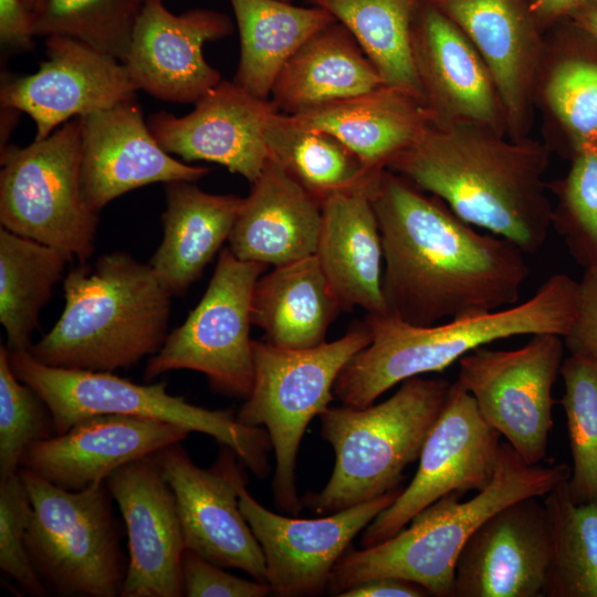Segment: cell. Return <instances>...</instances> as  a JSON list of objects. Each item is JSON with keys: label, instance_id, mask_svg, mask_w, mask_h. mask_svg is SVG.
<instances>
[{"label": "cell", "instance_id": "24", "mask_svg": "<svg viewBox=\"0 0 597 597\" xmlns=\"http://www.w3.org/2000/svg\"><path fill=\"white\" fill-rule=\"evenodd\" d=\"M189 433L157 419L96 415L31 444L20 468L64 490L80 491L104 483L121 467L179 443Z\"/></svg>", "mask_w": 597, "mask_h": 597}, {"label": "cell", "instance_id": "5", "mask_svg": "<svg viewBox=\"0 0 597 597\" xmlns=\"http://www.w3.org/2000/svg\"><path fill=\"white\" fill-rule=\"evenodd\" d=\"M569 474L566 463L530 464L503 442L496 472L486 488L467 501H461V493H449L392 537L347 549L332 570L328 589L338 596L369 579L398 577L419 584L430 596L453 597L455 562L475 530L514 501L545 496Z\"/></svg>", "mask_w": 597, "mask_h": 597}, {"label": "cell", "instance_id": "49", "mask_svg": "<svg viewBox=\"0 0 597 597\" xmlns=\"http://www.w3.org/2000/svg\"><path fill=\"white\" fill-rule=\"evenodd\" d=\"M281 1H284V2H292V0H281Z\"/></svg>", "mask_w": 597, "mask_h": 597}, {"label": "cell", "instance_id": "36", "mask_svg": "<svg viewBox=\"0 0 597 597\" xmlns=\"http://www.w3.org/2000/svg\"><path fill=\"white\" fill-rule=\"evenodd\" d=\"M145 0H46L34 35H62L124 62Z\"/></svg>", "mask_w": 597, "mask_h": 597}, {"label": "cell", "instance_id": "47", "mask_svg": "<svg viewBox=\"0 0 597 597\" xmlns=\"http://www.w3.org/2000/svg\"><path fill=\"white\" fill-rule=\"evenodd\" d=\"M567 19L589 39L597 42V0L577 8L568 14Z\"/></svg>", "mask_w": 597, "mask_h": 597}, {"label": "cell", "instance_id": "32", "mask_svg": "<svg viewBox=\"0 0 597 597\" xmlns=\"http://www.w3.org/2000/svg\"><path fill=\"white\" fill-rule=\"evenodd\" d=\"M269 155L322 205L343 192L374 189L384 169L369 168L333 134L274 113L265 127Z\"/></svg>", "mask_w": 597, "mask_h": 597}, {"label": "cell", "instance_id": "31", "mask_svg": "<svg viewBox=\"0 0 597 597\" xmlns=\"http://www.w3.org/2000/svg\"><path fill=\"white\" fill-rule=\"evenodd\" d=\"M240 36L233 81L261 98L297 49L335 19L325 10L281 0H230Z\"/></svg>", "mask_w": 597, "mask_h": 597}, {"label": "cell", "instance_id": "16", "mask_svg": "<svg viewBox=\"0 0 597 597\" xmlns=\"http://www.w3.org/2000/svg\"><path fill=\"white\" fill-rule=\"evenodd\" d=\"M411 56L431 125H480L507 136L493 80L462 30L430 0H420L411 25Z\"/></svg>", "mask_w": 597, "mask_h": 597}, {"label": "cell", "instance_id": "12", "mask_svg": "<svg viewBox=\"0 0 597 597\" xmlns=\"http://www.w3.org/2000/svg\"><path fill=\"white\" fill-rule=\"evenodd\" d=\"M565 344L556 334H536L516 349L479 347L459 360L458 380L483 419L530 464L547 455Z\"/></svg>", "mask_w": 597, "mask_h": 597}, {"label": "cell", "instance_id": "29", "mask_svg": "<svg viewBox=\"0 0 597 597\" xmlns=\"http://www.w3.org/2000/svg\"><path fill=\"white\" fill-rule=\"evenodd\" d=\"M294 116L333 134L373 169H385L430 125L417 96L387 84Z\"/></svg>", "mask_w": 597, "mask_h": 597}, {"label": "cell", "instance_id": "2", "mask_svg": "<svg viewBox=\"0 0 597 597\" xmlns=\"http://www.w3.org/2000/svg\"><path fill=\"white\" fill-rule=\"evenodd\" d=\"M549 150L473 124L428 125L387 169L441 199L465 222L536 253L552 228Z\"/></svg>", "mask_w": 597, "mask_h": 597}, {"label": "cell", "instance_id": "37", "mask_svg": "<svg viewBox=\"0 0 597 597\" xmlns=\"http://www.w3.org/2000/svg\"><path fill=\"white\" fill-rule=\"evenodd\" d=\"M561 376L572 455L568 488L576 503H597V359L569 353Z\"/></svg>", "mask_w": 597, "mask_h": 597}, {"label": "cell", "instance_id": "20", "mask_svg": "<svg viewBox=\"0 0 597 597\" xmlns=\"http://www.w3.org/2000/svg\"><path fill=\"white\" fill-rule=\"evenodd\" d=\"M468 36L498 91L507 136L528 137L543 59L530 0H430Z\"/></svg>", "mask_w": 597, "mask_h": 597}, {"label": "cell", "instance_id": "18", "mask_svg": "<svg viewBox=\"0 0 597 597\" xmlns=\"http://www.w3.org/2000/svg\"><path fill=\"white\" fill-rule=\"evenodd\" d=\"M234 24L223 12L197 8L172 13L164 0H145L123 62L137 91L161 101L195 104L222 80L202 49L229 36Z\"/></svg>", "mask_w": 597, "mask_h": 597}, {"label": "cell", "instance_id": "15", "mask_svg": "<svg viewBox=\"0 0 597 597\" xmlns=\"http://www.w3.org/2000/svg\"><path fill=\"white\" fill-rule=\"evenodd\" d=\"M240 509L265 559L268 583L282 597L317 596L353 538L400 494V486L381 496L320 519H294L273 513L238 486Z\"/></svg>", "mask_w": 597, "mask_h": 597}, {"label": "cell", "instance_id": "38", "mask_svg": "<svg viewBox=\"0 0 597 597\" xmlns=\"http://www.w3.org/2000/svg\"><path fill=\"white\" fill-rule=\"evenodd\" d=\"M547 187L558 199L552 227L584 272L597 277V144L574 151L567 176Z\"/></svg>", "mask_w": 597, "mask_h": 597}, {"label": "cell", "instance_id": "6", "mask_svg": "<svg viewBox=\"0 0 597 597\" xmlns=\"http://www.w3.org/2000/svg\"><path fill=\"white\" fill-rule=\"evenodd\" d=\"M451 384L416 376L378 405L322 412L321 433L335 451V464L324 489L305 498L308 507L332 514L398 488L406 467L419 459Z\"/></svg>", "mask_w": 597, "mask_h": 597}, {"label": "cell", "instance_id": "21", "mask_svg": "<svg viewBox=\"0 0 597 597\" xmlns=\"http://www.w3.org/2000/svg\"><path fill=\"white\" fill-rule=\"evenodd\" d=\"M193 105L184 116L151 114L153 136L170 155L221 165L252 184L270 157L264 134L276 106L234 81H221Z\"/></svg>", "mask_w": 597, "mask_h": 597}, {"label": "cell", "instance_id": "46", "mask_svg": "<svg viewBox=\"0 0 597 597\" xmlns=\"http://www.w3.org/2000/svg\"><path fill=\"white\" fill-rule=\"evenodd\" d=\"M590 1L593 0H530V6L540 27L545 30Z\"/></svg>", "mask_w": 597, "mask_h": 597}, {"label": "cell", "instance_id": "23", "mask_svg": "<svg viewBox=\"0 0 597 597\" xmlns=\"http://www.w3.org/2000/svg\"><path fill=\"white\" fill-rule=\"evenodd\" d=\"M81 123V191L96 212L136 188L174 180L196 182L210 172L168 154L135 98L82 117Z\"/></svg>", "mask_w": 597, "mask_h": 597}, {"label": "cell", "instance_id": "44", "mask_svg": "<svg viewBox=\"0 0 597 597\" xmlns=\"http://www.w3.org/2000/svg\"><path fill=\"white\" fill-rule=\"evenodd\" d=\"M34 15L23 0H0V40L2 46L29 51L33 49Z\"/></svg>", "mask_w": 597, "mask_h": 597}, {"label": "cell", "instance_id": "34", "mask_svg": "<svg viewBox=\"0 0 597 597\" xmlns=\"http://www.w3.org/2000/svg\"><path fill=\"white\" fill-rule=\"evenodd\" d=\"M327 11L358 42L385 84L417 96L411 25L420 0H303Z\"/></svg>", "mask_w": 597, "mask_h": 597}, {"label": "cell", "instance_id": "10", "mask_svg": "<svg viewBox=\"0 0 597 597\" xmlns=\"http://www.w3.org/2000/svg\"><path fill=\"white\" fill-rule=\"evenodd\" d=\"M81 118L25 147L1 148V227L85 263L94 252L98 212L81 191Z\"/></svg>", "mask_w": 597, "mask_h": 597}, {"label": "cell", "instance_id": "13", "mask_svg": "<svg viewBox=\"0 0 597 597\" xmlns=\"http://www.w3.org/2000/svg\"><path fill=\"white\" fill-rule=\"evenodd\" d=\"M501 434L481 416L472 395L457 379L430 429L408 486L364 530L362 547L400 532L415 515L440 498L481 491L494 478Z\"/></svg>", "mask_w": 597, "mask_h": 597}, {"label": "cell", "instance_id": "1", "mask_svg": "<svg viewBox=\"0 0 597 597\" xmlns=\"http://www.w3.org/2000/svg\"><path fill=\"white\" fill-rule=\"evenodd\" d=\"M371 202L389 315L428 326L517 302L530 274L517 245L479 233L441 199L387 168Z\"/></svg>", "mask_w": 597, "mask_h": 597}, {"label": "cell", "instance_id": "19", "mask_svg": "<svg viewBox=\"0 0 597 597\" xmlns=\"http://www.w3.org/2000/svg\"><path fill=\"white\" fill-rule=\"evenodd\" d=\"M128 536V563L121 597L185 596L186 549L174 492L156 454L132 461L105 481Z\"/></svg>", "mask_w": 597, "mask_h": 597}, {"label": "cell", "instance_id": "30", "mask_svg": "<svg viewBox=\"0 0 597 597\" xmlns=\"http://www.w3.org/2000/svg\"><path fill=\"white\" fill-rule=\"evenodd\" d=\"M342 311L315 254L273 266L256 281L251 301L252 325L264 341L286 349H305L326 342Z\"/></svg>", "mask_w": 597, "mask_h": 597}, {"label": "cell", "instance_id": "25", "mask_svg": "<svg viewBox=\"0 0 597 597\" xmlns=\"http://www.w3.org/2000/svg\"><path fill=\"white\" fill-rule=\"evenodd\" d=\"M322 205L269 157L228 239L240 260L279 266L315 254Z\"/></svg>", "mask_w": 597, "mask_h": 597}, {"label": "cell", "instance_id": "7", "mask_svg": "<svg viewBox=\"0 0 597 597\" xmlns=\"http://www.w3.org/2000/svg\"><path fill=\"white\" fill-rule=\"evenodd\" d=\"M9 350V349H8ZM11 367L48 406L55 434L96 415L116 413L157 419L211 436L231 449L258 476L269 472L266 430L248 427L229 410H210L167 391L164 381L139 385L107 371L52 367L29 350H9Z\"/></svg>", "mask_w": 597, "mask_h": 597}, {"label": "cell", "instance_id": "48", "mask_svg": "<svg viewBox=\"0 0 597 597\" xmlns=\"http://www.w3.org/2000/svg\"><path fill=\"white\" fill-rule=\"evenodd\" d=\"M25 6L35 17L44 7L46 0H23Z\"/></svg>", "mask_w": 597, "mask_h": 597}, {"label": "cell", "instance_id": "35", "mask_svg": "<svg viewBox=\"0 0 597 597\" xmlns=\"http://www.w3.org/2000/svg\"><path fill=\"white\" fill-rule=\"evenodd\" d=\"M552 549L547 597H597V503H576L568 479L545 495Z\"/></svg>", "mask_w": 597, "mask_h": 597}, {"label": "cell", "instance_id": "4", "mask_svg": "<svg viewBox=\"0 0 597 597\" xmlns=\"http://www.w3.org/2000/svg\"><path fill=\"white\" fill-rule=\"evenodd\" d=\"M64 308L29 352L72 370L126 369L155 355L167 337L172 294L149 263L115 251L80 263L63 282Z\"/></svg>", "mask_w": 597, "mask_h": 597}, {"label": "cell", "instance_id": "41", "mask_svg": "<svg viewBox=\"0 0 597 597\" xmlns=\"http://www.w3.org/2000/svg\"><path fill=\"white\" fill-rule=\"evenodd\" d=\"M32 503L18 473L0 480V568L33 596H44L46 587L30 559L25 537Z\"/></svg>", "mask_w": 597, "mask_h": 597}, {"label": "cell", "instance_id": "14", "mask_svg": "<svg viewBox=\"0 0 597 597\" xmlns=\"http://www.w3.org/2000/svg\"><path fill=\"white\" fill-rule=\"evenodd\" d=\"M156 457L175 495L186 548L268 583L262 548L239 504L244 476L235 453L228 448L211 469L195 464L180 442Z\"/></svg>", "mask_w": 597, "mask_h": 597}, {"label": "cell", "instance_id": "3", "mask_svg": "<svg viewBox=\"0 0 597 597\" xmlns=\"http://www.w3.org/2000/svg\"><path fill=\"white\" fill-rule=\"evenodd\" d=\"M579 284L564 273L549 276L519 305L418 326L389 314H366L370 343L339 373L334 397L365 408L404 380L440 373L464 355L498 339L522 335L564 337L577 313Z\"/></svg>", "mask_w": 597, "mask_h": 597}, {"label": "cell", "instance_id": "8", "mask_svg": "<svg viewBox=\"0 0 597 597\" xmlns=\"http://www.w3.org/2000/svg\"><path fill=\"white\" fill-rule=\"evenodd\" d=\"M370 343L363 321L341 338L305 349H286L253 341L254 380L237 419L263 426L275 454L273 491L282 510L296 513V459L302 437L335 399L333 388L346 364Z\"/></svg>", "mask_w": 597, "mask_h": 597}, {"label": "cell", "instance_id": "11", "mask_svg": "<svg viewBox=\"0 0 597 597\" xmlns=\"http://www.w3.org/2000/svg\"><path fill=\"white\" fill-rule=\"evenodd\" d=\"M268 268L222 249L201 300L149 357L144 378L150 381L171 370H195L207 377L214 391L248 398L254 380L252 293Z\"/></svg>", "mask_w": 597, "mask_h": 597}, {"label": "cell", "instance_id": "27", "mask_svg": "<svg viewBox=\"0 0 597 597\" xmlns=\"http://www.w3.org/2000/svg\"><path fill=\"white\" fill-rule=\"evenodd\" d=\"M164 188L163 239L149 264L172 295H181L229 239L243 198L209 193L187 180Z\"/></svg>", "mask_w": 597, "mask_h": 597}, {"label": "cell", "instance_id": "17", "mask_svg": "<svg viewBox=\"0 0 597 597\" xmlns=\"http://www.w3.org/2000/svg\"><path fill=\"white\" fill-rule=\"evenodd\" d=\"M46 60L35 73L4 80L1 108L28 114L35 140L73 118H82L134 100L137 88L124 64L84 43L62 35L46 36Z\"/></svg>", "mask_w": 597, "mask_h": 597}, {"label": "cell", "instance_id": "43", "mask_svg": "<svg viewBox=\"0 0 597 597\" xmlns=\"http://www.w3.org/2000/svg\"><path fill=\"white\" fill-rule=\"evenodd\" d=\"M578 284L576 317L563 339L569 353L597 359V277L584 272Z\"/></svg>", "mask_w": 597, "mask_h": 597}, {"label": "cell", "instance_id": "33", "mask_svg": "<svg viewBox=\"0 0 597 597\" xmlns=\"http://www.w3.org/2000/svg\"><path fill=\"white\" fill-rule=\"evenodd\" d=\"M67 262L57 249L0 228V322L10 352L32 346L41 311Z\"/></svg>", "mask_w": 597, "mask_h": 597}, {"label": "cell", "instance_id": "26", "mask_svg": "<svg viewBox=\"0 0 597 597\" xmlns=\"http://www.w3.org/2000/svg\"><path fill=\"white\" fill-rule=\"evenodd\" d=\"M375 189L337 193L322 202L315 255L342 311L358 306L366 314L386 315L383 245L371 202Z\"/></svg>", "mask_w": 597, "mask_h": 597}, {"label": "cell", "instance_id": "39", "mask_svg": "<svg viewBox=\"0 0 597 597\" xmlns=\"http://www.w3.org/2000/svg\"><path fill=\"white\" fill-rule=\"evenodd\" d=\"M55 434L42 398L14 374L9 350L0 344V480L18 473L28 448Z\"/></svg>", "mask_w": 597, "mask_h": 597}, {"label": "cell", "instance_id": "40", "mask_svg": "<svg viewBox=\"0 0 597 597\" xmlns=\"http://www.w3.org/2000/svg\"><path fill=\"white\" fill-rule=\"evenodd\" d=\"M546 103L569 134L574 151L597 144V63L561 61L545 85Z\"/></svg>", "mask_w": 597, "mask_h": 597}, {"label": "cell", "instance_id": "28", "mask_svg": "<svg viewBox=\"0 0 597 597\" xmlns=\"http://www.w3.org/2000/svg\"><path fill=\"white\" fill-rule=\"evenodd\" d=\"M385 84L353 34L334 20L305 41L279 73L270 100L294 115Z\"/></svg>", "mask_w": 597, "mask_h": 597}, {"label": "cell", "instance_id": "45", "mask_svg": "<svg viewBox=\"0 0 597 597\" xmlns=\"http://www.w3.org/2000/svg\"><path fill=\"white\" fill-rule=\"evenodd\" d=\"M426 588L413 582L398 577H378L356 585L338 597H425Z\"/></svg>", "mask_w": 597, "mask_h": 597}, {"label": "cell", "instance_id": "9", "mask_svg": "<svg viewBox=\"0 0 597 597\" xmlns=\"http://www.w3.org/2000/svg\"><path fill=\"white\" fill-rule=\"evenodd\" d=\"M32 503L25 545L44 586L61 596H121L127 572L105 482L80 491L20 468Z\"/></svg>", "mask_w": 597, "mask_h": 597}, {"label": "cell", "instance_id": "22", "mask_svg": "<svg viewBox=\"0 0 597 597\" xmlns=\"http://www.w3.org/2000/svg\"><path fill=\"white\" fill-rule=\"evenodd\" d=\"M552 536L537 498L514 501L486 519L460 551L453 597H544Z\"/></svg>", "mask_w": 597, "mask_h": 597}, {"label": "cell", "instance_id": "42", "mask_svg": "<svg viewBox=\"0 0 597 597\" xmlns=\"http://www.w3.org/2000/svg\"><path fill=\"white\" fill-rule=\"evenodd\" d=\"M186 548L181 563L184 594L188 597H264L268 583L248 580Z\"/></svg>", "mask_w": 597, "mask_h": 597}]
</instances>
